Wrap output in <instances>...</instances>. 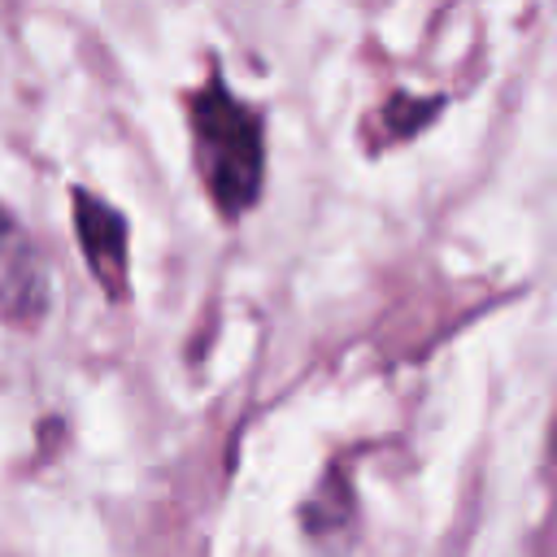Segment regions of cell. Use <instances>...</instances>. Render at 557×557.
<instances>
[{
    "label": "cell",
    "mask_w": 557,
    "mask_h": 557,
    "mask_svg": "<svg viewBox=\"0 0 557 557\" xmlns=\"http://www.w3.org/2000/svg\"><path fill=\"white\" fill-rule=\"evenodd\" d=\"M187 131L205 196L226 222L244 218L265 187V126L261 113L226 87L218 61L187 96Z\"/></svg>",
    "instance_id": "cell-1"
},
{
    "label": "cell",
    "mask_w": 557,
    "mask_h": 557,
    "mask_svg": "<svg viewBox=\"0 0 557 557\" xmlns=\"http://www.w3.org/2000/svg\"><path fill=\"white\" fill-rule=\"evenodd\" d=\"M52 305V278L30 231L0 205V322L13 331H39Z\"/></svg>",
    "instance_id": "cell-2"
},
{
    "label": "cell",
    "mask_w": 557,
    "mask_h": 557,
    "mask_svg": "<svg viewBox=\"0 0 557 557\" xmlns=\"http://www.w3.org/2000/svg\"><path fill=\"white\" fill-rule=\"evenodd\" d=\"M70 200H74L78 248H83V261L91 265V278L100 283L104 296L126 300L131 296V226L122 209L87 187H74Z\"/></svg>",
    "instance_id": "cell-3"
},
{
    "label": "cell",
    "mask_w": 557,
    "mask_h": 557,
    "mask_svg": "<svg viewBox=\"0 0 557 557\" xmlns=\"http://www.w3.org/2000/svg\"><path fill=\"white\" fill-rule=\"evenodd\" d=\"M440 109H444V96H426V100H418V96L392 91L387 104H379V113H374V122H379V139H374V144L387 148V144L413 139L422 126H431V122L440 117Z\"/></svg>",
    "instance_id": "cell-4"
}]
</instances>
